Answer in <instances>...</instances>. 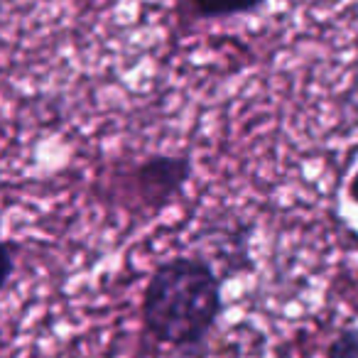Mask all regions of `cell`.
<instances>
[{"mask_svg": "<svg viewBox=\"0 0 358 358\" xmlns=\"http://www.w3.org/2000/svg\"><path fill=\"white\" fill-rule=\"evenodd\" d=\"M194 174L189 152H155L128 164L113 177L118 204L133 214L159 216L182 196Z\"/></svg>", "mask_w": 358, "mask_h": 358, "instance_id": "cell-2", "label": "cell"}, {"mask_svg": "<svg viewBox=\"0 0 358 358\" xmlns=\"http://www.w3.org/2000/svg\"><path fill=\"white\" fill-rule=\"evenodd\" d=\"M270 0H185V13L194 20H229V17L258 15Z\"/></svg>", "mask_w": 358, "mask_h": 358, "instance_id": "cell-3", "label": "cell"}, {"mask_svg": "<svg viewBox=\"0 0 358 358\" xmlns=\"http://www.w3.org/2000/svg\"><path fill=\"white\" fill-rule=\"evenodd\" d=\"M224 314V282L201 255H174L150 273L143 292V329L182 356H201Z\"/></svg>", "mask_w": 358, "mask_h": 358, "instance_id": "cell-1", "label": "cell"}, {"mask_svg": "<svg viewBox=\"0 0 358 358\" xmlns=\"http://www.w3.org/2000/svg\"><path fill=\"white\" fill-rule=\"evenodd\" d=\"M346 196H348V201H351V204H356V206H358V169L353 172V177L348 179Z\"/></svg>", "mask_w": 358, "mask_h": 358, "instance_id": "cell-7", "label": "cell"}, {"mask_svg": "<svg viewBox=\"0 0 358 358\" xmlns=\"http://www.w3.org/2000/svg\"><path fill=\"white\" fill-rule=\"evenodd\" d=\"M336 115L346 128L358 125V62H353L346 86L336 96Z\"/></svg>", "mask_w": 358, "mask_h": 358, "instance_id": "cell-4", "label": "cell"}, {"mask_svg": "<svg viewBox=\"0 0 358 358\" xmlns=\"http://www.w3.org/2000/svg\"><path fill=\"white\" fill-rule=\"evenodd\" d=\"M15 243L13 241H6L3 243V280H0V287L3 292H8L13 282V275H15Z\"/></svg>", "mask_w": 358, "mask_h": 358, "instance_id": "cell-6", "label": "cell"}, {"mask_svg": "<svg viewBox=\"0 0 358 358\" xmlns=\"http://www.w3.org/2000/svg\"><path fill=\"white\" fill-rule=\"evenodd\" d=\"M327 358H358V327H343L329 341Z\"/></svg>", "mask_w": 358, "mask_h": 358, "instance_id": "cell-5", "label": "cell"}]
</instances>
